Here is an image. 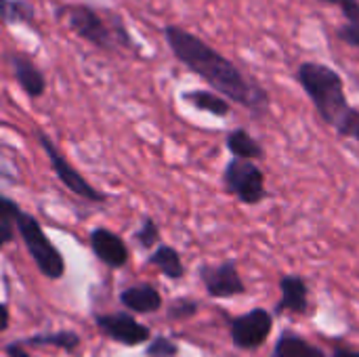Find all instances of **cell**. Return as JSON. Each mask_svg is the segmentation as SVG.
<instances>
[{
	"label": "cell",
	"instance_id": "cell-23",
	"mask_svg": "<svg viewBox=\"0 0 359 357\" xmlns=\"http://www.w3.org/2000/svg\"><path fill=\"white\" fill-rule=\"evenodd\" d=\"M17 238V227H15V221L8 213L0 210V242L2 246H8L13 244Z\"/></svg>",
	"mask_w": 359,
	"mask_h": 357
},
{
	"label": "cell",
	"instance_id": "cell-2",
	"mask_svg": "<svg viewBox=\"0 0 359 357\" xmlns=\"http://www.w3.org/2000/svg\"><path fill=\"white\" fill-rule=\"evenodd\" d=\"M297 80L320 118L334 128L339 137L351 139L359 145V109L347 99L343 76L330 65L305 61L297 69Z\"/></svg>",
	"mask_w": 359,
	"mask_h": 357
},
{
	"label": "cell",
	"instance_id": "cell-16",
	"mask_svg": "<svg viewBox=\"0 0 359 357\" xmlns=\"http://www.w3.org/2000/svg\"><path fill=\"white\" fill-rule=\"evenodd\" d=\"M225 147L233 158L240 160H263L265 158V147L246 130V128H233L225 137Z\"/></svg>",
	"mask_w": 359,
	"mask_h": 357
},
{
	"label": "cell",
	"instance_id": "cell-6",
	"mask_svg": "<svg viewBox=\"0 0 359 357\" xmlns=\"http://www.w3.org/2000/svg\"><path fill=\"white\" fill-rule=\"evenodd\" d=\"M36 139L40 143V147L44 149L48 162H50V168L55 173V177L59 179V183L74 196L82 198L84 202H93V204H103L109 200L107 194L99 191L95 185H90L78 170L76 166L61 154V149L55 145V141L44 133V130H36Z\"/></svg>",
	"mask_w": 359,
	"mask_h": 357
},
{
	"label": "cell",
	"instance_id": "cell-9",
	"mask_svg": "<svg viewBox=\"0 0 359 357\" xmlns=\"http://www.w3.org/2000/svg\"><path fill=\"white\" fill-rule=\"evenodd\" d=\"M198 276L210 299H233L246 295V284L238 271L236 261H221L217 265L204 263L200 265Z\"/></svg>",
	"mask_w": 359,
	"mask_h": 357
},
{
	"label": "cell",
	"instance_id": "cell-8",
	"mask_svg": "<svg viewBox=\"0 0 359 357\" xmlns=\"http://www.w3.org/2000/svg\"><path fill=\"white\" fill-rule=\"evenodd\" d=\"M95 324L105 339L124 347H137L151 339V330L137 322V318L130 311L99 314L95 316Z\"/></svg>",
	"mask_w": 359,
	"mask_h": 357
},
{
	"label": "cell",
	"instance_id": "cell-11",
	"mask_svg": "<svg viewBox=\"0 0 359 357\" xmlns=\"http://www.w3.org/2000/svg\"><path fill=\"white\" fill-rule=\"evenodd\" d=\"M280 301L273 307L276 316L294 314L305 316L309 311V286L307 280L299 274H286L280 278Z\"/></svg>",
	"mask_w": 359,
	"mask_h": 357
},
{
	"label": "cell",
	"instance_id": "cell-26",
	"mask_svg": "<svg viewBox=\"0 0 359 357\" xmlns=\"http://www.w3.org/2000/svg\"><path fill=\"white\" fill-rule=\"evenodd\" d=\"M4 356L6 357H32L25 349H23V345H19L17 341H13V343H6L4 345Z\"/></svg>",
	"mask_w": 359,
	"mask_h": 357
},
{
	"label": "cell",
	"instance_id": "cell-25",
	"mask_svg": "<svg viewBox=\"0 0 359 357\" xmlns=\"http://www.w3.org/2000/svg\"><path fill=\"white\" fill-rule=\"evenodd\" d=\"M337 38L343 40L345 44L353 46V48H359V23H347L345 21V25H341L337 29Z\"/></svg>",
	"mask_w": 359,
	"mask_h": 357
},
{
	"label": "cell",
	"instance_id": "cell-21",
	"mask_svg": "<svg viewBox=\"0 0 359 357\" xmlns=\"http://www.w3.org/2000/svg\"><path fill=\"white\" fill-rule=\"evenodd\" d=\"M160 227L151 217H143L139 227L133 231V240L141 250H156L160 246Z\"/></svg>",
	"mask_w": 359,
	"mask_h": 357
},
{
	"label": "cell",
	"instance_id": "cell-15",
	"mask_svg": "<svg viewBox=\"0 0 359 357\" xmlns=\"http://www.w3.org/2000/svg\"><path fill=\"white\" fill-rule=\"evenodd\" d=\"M17 343L23 347H55L65 353H74L80 349L82 339L76 330H57V332H40V335L23 337Z\"/></svg>",
	"mask_w": 359,
	"mask_h": 357
},
{
	"label": "cell",
	"instance_id": "cell-20",
	"mask_svg": "<svg viewBox=\"0 0 359 357\" xmlns=\"http://www.w3.org/2000/svg\"><path fill=\"white\" fill-rule=\"evenodd\" d=\"M2 15L6 23H25L34 29L36 8L25 0H2Z\"/></svg>",
	"mask_w": 359,
	"mask_h": 357
},
{
	"label": "cell",
	"instance_id": "cell-17",
	"mask_svg": "<svg viewBox=\"0 0 359 357\" xmlns=\"http://www.w3.org/2000/svg\"><path fill=\"white\" fill-rule=\"evenodd\" d=\"M147 265L156 267L164 278L168 280H183L185 278V265L179 255V250L170 244H160L151 255L147 257Z\"/></svg>",
	"mask_w": 359,
	"mask_h": 357
},
{
	"label": "cell",
	"instance_id": "cell-24",
	"mask_svg": "<svg viewBox=\"0 0 359 357\" xmlns=\"http://www.w3.org/2000/svg\"><path fill=\"white\" fill-rule=\"evenodd\" d=\"M328 4H334L343 11L347 23H359V2L358 0H322Z\"/></svg>",
	"mask_w": 359,
	"mask_h": 357
},
{
	"label": "cell",
	"instance_id": "cell-7",
	"mask_svg": "<svg viewBox=\"0 0 359 357\" xmlns=\"http://www.w3.org/2000/svg\"><path fill=\"white\" fill-rule=\"evenodd\" d=\"M273 330V314L263 307H255L248 314L236 316L229 322L231 345L240 351H255L263 347Z\"/></svg>",
	"mask_w": 359,
	"mask_h": 357
},
{
	"label": "cell",
	"instance_id": "cell-18",
	"mask_svg": "<svg viewBox=\"0 0 359 357\" xmlns=\"http://www.w3.org/2000/svg\"><path fill=\"white\" fill-rule=\"evenodd\" d=\"M181 97L185 103H189L191 107H196L200 112H206V114H212L219 118H227L231 114V103L215 90L194 88V90H185Z\"/></svg>",
	"mask_w": 359,
	"mask_h": 357
},
{
	"label": "cell",
	"instance_id": "cell-10",
	"mask_svg": "<svg viewBox=\"0 0 359 357\" xmlns=\"http://www.w3.org/2000/svg\"><path fill=\"white\" fill-rule=\"evenodd\" d=\"M88 244L97 261H101L109 269H122L128 265L130 250L124 238L120 234L107 229V227H95L88 234Z\"/></svg>",
	"mask_w": 359,
	"mask_h": 357
},
{
	"label": "cell",
	"instance_id": "cell-22",
	"mask_svg": "<svg viewBox=\"0 0 359 357\" xmlns=\"http://www.w3.org/2000/svg\"><path fill=\"white\" fill-rule=\"evenodd\" d=\"M179 353H181L179 343H175L166 335H156L151 339V343L147 345V349H145L147 357H177Z\"/></svg>",
	"mask_w": 359,
	"mask_h": 357
},
{
	"label": "cell",
	"instance_id": "cell-13",
	"mask_svg": "<svg viewBox=\"0 0 359 357\" xmlns=\"http://www.w3.org/2000/svg\"><path fill=\"white\" fill-rule=\"evenodd\" d=\"M8 63L13 67V76H15L17 84L21 86V90L29 99H40L46 93V78L40 72V67L27 55L11 53L8 55Z\"/></svg>",
	"mask_w": 359,
	"mask_h": 357
},
{
	"label": "cell",
	"instance_id": "cell-27",
	"mask_svg": "<svg viewBox=\"0 0 359 357\" xmlns=\"http://www.w3.org/2000/svg\"><path fill=\"white\" fill-rule=\"evenodd\" d=\"M332 357H359V349H351V347H345V345H334Z\"/></svg>",
	"mask_w": 359,
	"mask_h": 357
},
{
	"label": "cell",
	"instance_id": "cell-5",
	"mask_svg": "<svg viewBox=\"0 0 359 357\" xmlns=\"http://www.w3.org/2000/svg\"><path fill=\"white\" fill-rule=\"evenodd\" d=\"M221 181L225 191L246 206H257L269 198V191L265 187V173L252 160L231 158L225 164Z\"/></svg>",
	"mask_w": 359,
	"mask_h": 357
},
{
	"label": "cell",
	"instance_id": "cell-4",
	"mask_svg": "<svg viewBox=\"0 0 359 357\" xmlns=\"http://www.w3.org/2000/svg\"><path fill=\"white\" fill-rule=\"evenodd\" d=\"M0 210L8 213L13 217L17 234H19L29 259L38 267V271L48 280H61L65 276V259L59 252V248L48 240L40 221L34 215L25 213L8 196H0Z\"/></svg>",
	"mask_w": 359,
	"mask_h": 357
},
{
	"label": "cell",
	"instance_id": "cell-1",
	"mask_svg": "<svg viewBox=\"0 0 359 357\" xmlns=\"http://www.w3.org/2000/svg\"><path fill=\"white\" fill-rule=\"evenodd\" d=\"M164 38L172 55L194 74H198L215 93L231 103L242 105L252 118L269 116L271 97L250 76H246L231 59L221 55L200 36L179 25H166Z\"/></svg>",
	"mask_w": 359,
	"mask_h": 357
},
{
	"label": "cell",
	"instance_id": "cell-28",
	"mask_svg": "<svg viewBox=\"0 0 359 357\" xmlns=\"http://www.w3.org/2000/svg\"><path fill=\"white\" fill-rule=\"evenodd\" d=\"M0 309H2V326H0V330L4 332V330L8 328V320H11V316H8V305H6V303H2V305H0Z\"/></svg>",
	"mask_w": 359,
	"mask_h": 357
},
{
	"label": "cell",
	"instance_id": "cell-19",
	"mask_svg": "<svg viewBox=\"0 0 359 357\" xmlns=\"http://www.w3.org/2000/svg\"><path fill=\"white\" fill-rule=\"evenodd\" d=\"M200 307H202V303L198 299H191V297L172 299L166 305V320L168 322H187V320H194L200 314Z\"/></svg>",
	"mask_w": 359,
	"mask_h": 357
},
{
	"label": "cell",
	"instance_id": "cell-3",
	"mask_svg": "<svg viewBox=\"0 0 359 357\" xmlns=\"http://www.w3.org/2000/svg\"><path fill=\"white\" fill-rule=\"evenodd\" d=\"M57 17L67 23V27L80 36L82 40L90 42L103 50H116L118 46L135 48V42L124 27V21L116 13H107L101 17L88 4H65L57 8Z\"/></svg>",
	"mask_w": 359,
	"mask_h": 357
},
{
	"label": "cell",
	"instance_id": "cell-12",
	"mask_svg": "<svg viewBox=\"0 0 359 357\" xmlns=\"http://www.w3.org/2000/svg\"><path fill=\"white\" fill-rule=\"evenodd\" d=\"M118 301H120V305L126 311L137 314V316L156 314L164 305V299H162L160 290L154 284H149V282H141V284H135V286L124 288L118 295Z\"/></svg>",
	"mask_w": 359,
	"mask_h": 357
},
{
	"label": "cell",
	"instance_id": "cell-14",
	"mask_svg": "<svg viewBox=\"0 0 359 357\" xmlns=\"http://www.w3.org/2000/svg\"><path fill=\"white\" fill-rule=\"evenodd\" d=\"M271 357H330L322 347L309 343L303 335L286 328L278 337Z\"/></svg>",
	"mask_w": 359,
	"mask_h": 357
}]
</instances>
